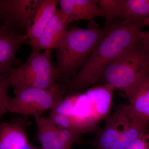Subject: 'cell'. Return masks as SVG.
Masks as SVG:
<instances>
[{
  "mask_svg": "<svg viewBox=\"0 0 149 149\" xmlns=\"http://www.w3.org/2000/svg\"><path fill=\"white\" fill-rule=\"evenodd\" d=\"M10 86L9 72L0 75V119L7 112L8 93Z\"/></svg>",
  "mask_w": 149,
  "mask_h": 149,
  "instance_id": "d6986e66",
  "label": "cell"
},
{
  "mask_svg": "<svg viewBox=\"0 0 149 149\" xmlns=\"http://www.w3.org/2000/svg\"><path fill=\"white\" fill-rule=\"evenodd\" d=\"M60 9L69 22L81 20L93 21L97 17H104L97 0H61Z\"/></svg>",
  "mask_w": 149,
  "mask_h": 149,
  "instance_id": "4fadbf2b",
  "label": "cell"
},
{
  "mask_svg": "<svg viewBox=\"0 0 149 149\" xmlns=\"http://www.w3.org/2000/svg\"><path fill=\"white\" fill-rule=\"evenodd\" d=\"M68 24L60 8H57L41 37L35 41L27 40L25 43L31 46L32 51L35 52L57 49L64 39Z\"/></svg>",
  "mask_w": 149,
  "mask_h": 149,
  "instance_id": "30bf717a",
  "label": "cell"
},
{
  "mask_svg": "<svg viewBox=\"0 0 149 149\" xmlns=\"http://www.w3.org/2000/svg\"><path fill=\"white\" fill-rule=\"evenodd\" d=\"M139 44L142 47L149 51V31L146 32L142 31L140 35Z\"/></svg>",
  "mask_w": 149,
  "mask_h": 149,
  "instance_id": "44dd1931",
  "label": "cell"
},
{
  "mask_svg": "<svg viewBox=\"0 0 149 149\" xmlns=\"http://www.w3.org/2000/svg\"><path fill=\"white\" fill-rule=\"evenodd\" d=\"M115 89L110 85H99L84 93L68 95L52 111L67 116L74 131L82 135L107 116Z\"/></svg>",
  "mask_w": 149,
  "mask_h": 149,
  "instance_id": "7a4b0ae2",
  "label": "cell"
},
{
  "mask_svg": "<svg viewBox=\"0 0 149 149\" xmlns=\"http://www.w3.org/2000/svg\"><path fill=\"white\" fill-rule=\"evenodd\" d=\"M28 40L27 35H19L0 25V75L8 73L13 68L17 51Z\"/></svg>",
  "mask_w": 149,
  "mask_h": 149,
  "instance_id": "7c38bea8",
  "label": "cell"
},
{
  "mask_svg": "<svg viewBox=\"0 0 149 149\" xmlns=\"http://www.w3.org/2000/svg\"><path fill=\"white\" fill-rule=\"evenodd\" d=\"M51 50L32 51L24 64L9 72L11 86L15 88L49 89L60 83L57 67L53 64Z\"/></svg>",
  "mask_w": 149,
  "mask_h": 149,
  "instance_id": "5b68a950",
  "label": "cell"
},
{
  "mask_svg": "<svg viewBox=\"0 0 149 149\" xmlns=\"http://www.w3.org/2000/svg\"><path fill=\"white\" fill-rule=\"evenodd\" d=\"M143 26H146V25H149V17L147 19L143 22Z\"/></svg>",
  "mask_w": 149,
  "mask_h": 149,
  "instance_id": "7402d4cb",
  "label": "cell"
},
{
  "mask_svg": "<svg viewBox=\"0 0 149 149\" xmlns=\"http://www.w3.org/2000/svg\"><path fill=\"white\" fill-rule=\"evenodd\" d=\"M0 2H1V0H0ZM2 25V21L1 18V14H0V25Z\"/></svg>",
  "mask_w": 149,
  "mask_h": 149,
  "instance_id": "603a6c76",
  "label": "cell"
},
{
  "mask_svg": "<svg viewBox=\"0 0 149 149\" xmlns=\"http://www.w3.org/2000/svg\"><path fill=\"white\" fill-rule=\"evenodd\" d=\"M149 77V51L138 44L130 47L108 65L97 83L120 90L130 99Z\"/></svg>",
  "mask_w": 149,
  "mask_h": 149,
  "instance_id": "277c9868",
  "label": "cell"
},
{
  "mask_svg": "<svg viewBox=\"0 0 149 149\" xmlns=\"http://www.w3.org/2000/svg\"><path fill=\"white\" fill-rule=\"evenodd\" d=\"M28 117L22 116L9 122L0 123V149H24L29 145Z\"/></svg>",
  "mask_w": 149,
  "mask_h": 149,
  "instance_id": "8fae6325",
  "label": "cell"
},
{
  "mask_svg": "<svg viewBox=\"0 0 149 149\" xmlns=\"http://www.w3.org/2000/svg\"><path fill=\"white\" fill-rule=\"evenodd\" d=\"M123 0H98L99 6L106 19V25L123 20L122 6Z\"/></svg>",
  "mask_w": 149,
  "mask_h": 149,
  "instance_id": "ac0fdd59",
  "label": "cell"
},
{
  "mask_svg": "<svg viewBox=\"0 0 149 149\" xmlns=\"http://www.w3.org/2000/svg\"><path fill=\"white\" fill-rule=\"evenodd\" d=\"M132 119L130 125L115 141L110 149H124L148 131V123Z\"/></svg>",
  "mask_w": 149,
  "mask_h": 149,
  "instance_id": "e0dca14e",
  "label": "cell"
},
{
  "mask_svg": "<svg viewBox=\"0 0 149 149\" xmlns=\"http://www.w3.org/2000/svg\"><path fill=\"white\" fill-rule=\"evenodd\" d=\"M15 96L9 97L7 111L34 118L42 116L44 112L54 108L67 93L65 85L58 83L49 89L37 88L14 89Z\"/></svg>",
  "mask_w": 149,
  "mask_h": 149,
  "instance_id": "8992f818",
  "label": "cell"
},
{
  "mask_svg": "<svg viewBox=\"0 0 149 149\" xmlns=\"http://www.w3.org/2000/svg\"><path fill=\"white\" fill-rule=\"evenodd\" d=\"M132 119L128 105L118 107L105 118V125L94 142L96 149H110L118 137L128 128Z\"/></svg>",
  "mask_w": 149,
  "mask_h": 149,
  "instance_id": "9c48e42d",
  "label": "cell"
},
{
  "mask_svg": "<svg viewBox=\"0 0 149 149\" xmlns=\"http://www.w3.org/2000/svg\"><path fill=\"white\" fill-rule=\"evenodd\" d=\"M38 140L43 149H71L80 143L81 135L77 132L57 127L49 116L35 118Z\"/></svg>",
  "mask_w": 149,
  "mask_h": 149,
  "instance_id": "ba28073f",
  "label": "cell"
},
{
  "mask_svg": "<svg viewBox=\"0 0 149 149\" xmlns=\"http://www.w3.org/2000/svg\"><path fill=\"white\" fill-rule=\"evenodd\" d=\"M40 0H1L2 25L19 35H27Z\"/></svg>",
  "mask_w": 149,
  "mask_h": 149,
  "instance_id": "52a82bcc",
  "label": "cell"
},
{
  "mask_svg": "<svg viewBox=\"0 0 149 149\" xmlns=\"http://www.w3.org/2000/svg\"><path fill=\"white\" fill-rule=\"evenodd\" d=\"M128 105L133 119L140 122L149 123V77L144 80L129 99Z\"/></svg>",
  "mask_w": 149,
  "mask_h": 149,
  "instance_id": "9a60e30c",
  "label": "cell"
},
{
  "mask_svg": "<svg viewBox=\"0 0 149 149\" xmlns=\"http://www.w3.org/2000/svg\"><path fill=\"white\" fill-rule=\"evenodd\" d=\"M124 149H149V131L143 133Z\"/></svg>",
  "mask_w": 149,
  "mask_h": 149,
  "instance_id": "ffe728a7",
  "label": "cell"
},
{
  "mask_svg": "<svg viewBox=\"0 0 149 149\" xmlns=\"http://www.w3.org/2000/svg\"><path fill=\"white\" fill-rule=\"evenodd\" d=\"M110 26L100 28L94 21L87 29L77 27L68 29L56 49L57 65L59 83H66L76 74L91 54L109 31Z\"/></svg>",
  "mask_w": 149,
  "mask_h": 149,
  "instance_id": "3957f363",
  "label": "cell"
},
{
  "mask_svg": "<svg viewBox=\"0 0 149 149\" xmlns=\"http://www.w3.org/2000/svg\"><path fill=\"white\" fill-rule=\"evenodd\" d=\"M122 11L123 20L143 24L149 17V0H123Z\"/></svg>",
  "mask_w": 149,
  "mask_h": 149,
  "instance_id": "2e32d148",
  "label": "cell"
},
{
  "mask_svg": "<svg viewBox=\"0 0 149 149\" xmlns=\"http://www.w3.org/2000/svg\"><path fill=\"white\" fill-rule=\"evenodd\" d=\"M59 0H40L31 26L27 33L28 40H38L57 9Z\"/></svg>",
  "mask_w": 149,
  "mask_h": 149,
  "instance_id": "5bb4252c",
  "label": "cell"
},
{
  "mask_svg": "<svg viewBox=\"0 0 149 149\" xmlns=\"http://www.w3.org/2000/svg\"><path fill=\"white\" fill-rule=\"evenodd\" d=\"M34 149H43L42 148H40V149H39V148H34Z\"/></svg>",
  "mask_w": 149,
  "mask_h": 149,
  "instance_id": "cb8c5ba5",
  "label": "cell"
},
{
  "mask_svg": "<svg viewBox=\"0 0 149 149\" xmlns=\"http://www.w3.org/2000/svg\"><path fill=\"white\" fill-rule=\"evenodd\" d=\"M108 33L97 46L79 72L66 83L68 95L80 93L95 84L106 67L126 49L138 44L141 23L122 20L110 24Z\"/></svg>",
  "mask_w": 149,
  "mask_h": 149,
  "instance_id": "6da1fadb",
  "label": "cell"
}]
</instances>
